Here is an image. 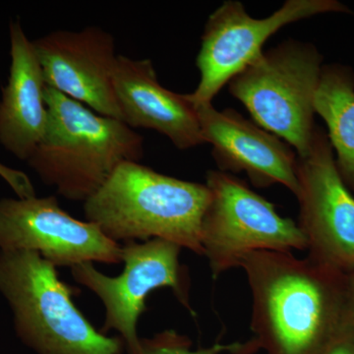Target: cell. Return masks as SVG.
<instances>
[{
    "mask_svg": "<svg viewBox=\"0 0 354 354\" xmlns=\"http://www.w3.org/2000/svg\"><path fill=\"white\" fill-rule=\"evenodd\" d=\"M0 250L32 251L55 268L122 263L120 244L70 216L57 196L0 200Z\"/></svg>",
    "mask_w": 354,
    "mask_h": 354,
    "instance_id": "cell-10",
    "label": "cell"
},
{
    "mask_svg": "<svg viewBox=\"0 0 354 354\" xmlns=\"http://www.w3.org/2000/svg\"><path fill=\"white\" fill-rule=\"evenodd\" d=\"M346 300L349 322L354 330V270L346 274Z\"/></svg>",
    "mask_w": 354,
    "mask_h": 354,
    "instance_id": "cell-19",
    "label": "cell"
},
{
    "mask_svg": "<svg viewBox=\"0 0 354 354\" xmlns=\"http://www.w3.org/2000/svg\"><path fill=\"white\" fill-rule=\"evenodd\" d=\"M46 102V133L27 164L65 199L85 202L121 164L143 158V137L123 121L48 86Z\"/></svg>",
    "mask_w": 354,
    "mask_h": 354,
    "instance_id": "cell-3",
    "label": "cell"
},
{
    "mask_svg": "<svg viewBox=\"0 0 354 354\" xmlns=\"http://www.w3.org/2000/svg\"><path fill=\"white\" fill-rule=\"evenodd\" d=\"M323 57L309 43L290 41L262 53L228 83L256 124L297 151L309 152Z\"/></svg>",
    "mask_w": 354,
    "mask_h": 354,
    "instance_id": "cell-5",
    "label": "cell"
},
{
    "mask_svg": "<svg viewBox=\"0 0 354 354\" xmlns=\"http://www.w3.org/2000/svg\"><path fill=\"white\" fill-rule=\"evenodd\" d=\"M0 292L20 339L39 354H122V339L95 329L74 304V288L39 253L0 250Z\"/></svg>",
    "mask_w": 354,
    "mask_h": 354,
    "instance_id": "cell-4",
    "label": "cell"
},
{
    "mask_svg": "<svg viewBox=\"0 0 354 354\" xmlns=\"http://www.w3.org/2000/svg\"><path fill=\"white\" fill-rule=\"evenodd\" d=\"M320 354H354V330L351 322L335 335Z\"/></svg>",
    "mask_w": 354,
    "mask_h": 354,
    "instance_id": "cell-18",
    "label": "cell"
},
{
    "mask_svg": "<svg viewBox=\"0 0 354 354\" xmlns=\"http://www.w3.org/2000/svg\"><path fill=\"white\" fill-rule=\"evenodd\" d=\"M0 176L12 188L18 198L24 199L36 196L31 179L25 172L11 169L0 162Z\"/></svg>",
    "mask_w": 354,
    "mask_h": 354,
    "instance_id": "cell-17",
    "label": "cell"
},
{
    "mask_svg": "<svg viewBox=\"0 0 354 354\" xmlns=\"http://www.w3.org/2000/svg\"><path fill=\"white\" fill-rule=\"evenodd\" d=\"M181 249L162 239L127 242L121 246L124 268L118 277L102 274L94 263L71 268L74 281L94 292L104 304L102 333H120L128 354H144L137 323L147 311L146 299L153 290L171 288L177 300L195 315L190 305L188 272L179 262Z\"/></svg>",
    "mask_w": 354,
    "mask_h": 354,
    "instance_id": "cell-7",
    "label": "cell"
},
{
    "mask_svg": "<svg viewBox=\"0 0 354 354\" xmlns=\"http://www.w3.org/2000/svg\"><path fill=\"white\" fill-rule=\"evenodd\" d=\"M315 113L327 124L328 138L342 180L354 190V73L341 64L324 65Z\"/></svg>",
    "mask_w": 354,
    "mask_h": 354,
    "instance_id": "cell-15",
    "label": "cell"
},
{
    "mask_svg": "<svg viewBox=\"0 0 354 354\" xmlns=\"http://www.w3.org/2000/svg\"><path fill=\"white\" fill-rule=\"evenodd\" d=\"M141 344L144 354H221L225 351L243 354L244 351V344L239 342L216 344L209 348L194 351L190 339L174 330H164L151 339H141Z\"/></svg>",
    "mask_w": 354,
    "mask_h": 354,
    "instance_id": "cell-16",
    "label": "cell"
},
{
    "mask_svg": "<svg viewBox=\"0 0 354 354\" xmlns=\"http://www.w3.org/2000/svg\"><path fill=\"white\" fill-rule=\"evenodd\" d=\"M195 108L203 140L213 146L221 171L245 172L256 187L281 184L297 196L298 156L292 147L234 109L218 111L212 104Z\"/></svg>",
    "mask_w": 354,
    "mask_h": 354,
    "instance_id": "cell-12",
    "label": "cell"
},
{
    "mask_svg": "<svg viewBox=\"0 0 354 354\" xmlns=\"http://www.w3.org/2000/svg\"><path fill=\"white\" fill-rule=\"evenodd\" d=\"M113 84L128 127L160 133L179 150L205 143L194 104L187 94H177L160 85L150 59L118 55Z\"/></svg>",
    "mask_w": 354,
    "mask_h": 354,
    "instance_id": "cell-13",
    "label": "cell"
},
{
    "mask_svg": "<svg viewBox=\"0 0 354 354\" xmlns=\"http://www.w3.org/2000/svg\"><path fill=\"white\" fill-rule=\"evenodd\" d=\"M299 225L308 257L335 271L354 270V197L335 165L328 135L316 127L309 152L298 157Z\"/></svg>",
    "mask_w": 354,
    "mask_h": 354,
    "instance_id": "cell-9",
    "label": "cell"
},
{
    "mask_svg": "<svg viewBox=\"0 0 354 354\" xmlns=\"http://www.w3.org/2000/svg\"><path fill=\"white\" fill-rule=\"evenodd\" d=\"M252 295L245 354H320L349 324L346 274L286 251L242 258Z\"/></svg>",
    "mask_w": 354,
    "mask_h": 354,
    "instance_id": "cell-1",
    "label": "cell"
},
{
    "mask_svg": "<svg viewBox=\"0 0 354 354\" xmlns=\"http://www.w3.org/2000/svg\"><path fill=\"white\" fill-rule=\"evenodd\" d=\"M32 44L48 87L123 121L113 84L118 57L113 35L90 26L80 31L57 30Z\"/></svg>",
    "mask_w": 354,
    "mask_h": 354,
    "instance_id": "cell-11",
    "label": "cell"
},
{
    "mask_svg": "<svg viewBox=\"0 0 354 354\" xmlns=\"http://www.w3.org/2000/svg\"><path fill=\"white\" fill-rule=\"evenodd\" d=\"M211 198L201 225L203 256L216 279L239 267L255 251L307 250L298 223L277 213L274 205L228 172L209 171Z\"/></svg>",
    "mask_w": 354,
    "mask_h": 354,
    "instance_id": "cell-6",
    "label": "cell"
},
{
    "mask_svg": "<svg viewBox=\"0 0 354 354\" xmlns=\"http://www.w3.org/2000/svg\"><path fill=\"white\" fill-rule=\"evenodd\" d=\"M11 65L0 101V144L27 162L48 125L46 84L34 44L19 21L10 24Z\"/></svg>",
    "mask_w": 354,
    "mask_h": 354,
    "instance_id": "cell-14",
    "label": "cell"
},
{
    "mask_svg": "<svg viewBox=\"0 0 354 354\" xmlns=\"http://www.w3.org/2000/svg\"><path fill=\"white\" fill-rule=\"evenodd\" d=\"M351 12L337 0H286L269 17L256 19L241 2H223L205 25L196 57L200 81L188 99L195 106L212 104L221 88L259 57L266 41L285 26L320 14Z\"/></svg>",
    "mask_w": 354,
    "mask_h": 354,
    "instance_id": "cell-8",
    "label": "cell"
},
{
    "mask_svg": "<svg viewBox=\"0 0 354 354\" xmlns=\"http://www.w3.org/2000/svg\"><path fill=\"white\" fill-rule=\"evenodd\" d=\"M209 198L206 184L127 162L83 203L84 215L118 243L162 239L203 256L201 225Z\"/></svg>",
    "mask_w": 354,
    "mask_h": 354,
    "instance_id": "cell-2",
    "label": "cell"
}]
</instances>
